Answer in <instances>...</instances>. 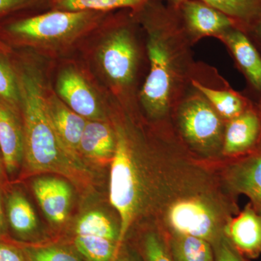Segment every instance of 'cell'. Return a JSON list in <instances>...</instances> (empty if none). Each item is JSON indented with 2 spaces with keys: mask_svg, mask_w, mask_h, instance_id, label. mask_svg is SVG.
<instances>
[{
  "mask_svg": "<svg viewBox=\"0 0 261 261\" xmlns=\"http://www.w3.org/2000/svg\"><path fill=\"white\" fill-rule=\"evenodd\" d=\"M0 261H29L23 250L0 242Z\"/></svg>",
  "mask_w": 261,
  "mask_h": 261,
  "instance_id": "obj_29",
  "label": "cell"
},
{
  "mask_svg": "<svg viewBox=\"0 0 261 261\" xmlns=\"http://www.w3.org/2000/svg\"><path fill=\"white\" fill-rule=\"evenodd\" d=\"M176 3H184L186 0H173Z\"/></svg>",
  "mask_w": 261,
  "mask_h": 261,
  "instance_id": "obj_34",
  "label": "cell"
},
{
  "mask_svg": "<svg viewBox=\"0 0 261 261\" xmlns=\"http://www.w3.org/2000/svg\"><path fill=\"white\" fill-rule=\"evenodd\" d=\"M192 84L212 104L216 112L226 119H233L247 111L243 99L232 92L207 88L197 81H193Z\"/></svg>",
  "mask_w": 261,
  "mask_h": 261,
  "instance_id": "obj_23",
  "label": "cell"
},
{
  "mask_svg": "<svg viewBox=\"0 0 261 261\" xmlns=\"http://www.w3.org/2000/svg\"><path fill=\"white\" fill-rule=\"evenodd\" d=\"M111 13L49 9L17 15L0 21V42L48 61H61L76 56Z\"/></svg>",
  "mask_w": 261,
  "mask_h": 261,
  "instance_id": "obj_1",
  "label": "cell"
},
{
  "mask_svg": "<svg viewBox=\"0 0 261 261\" xmlns=\"http://www.w3.org/2000/svg\"><path fill=\"white\" fill-rule=\"evenodd\" d=\"M113 261H135L128 254H121V255H117L116 258Z\"/></svg>",
  "mask_w": 261,
  "mask_h": 261,
  "instance_id": "obj_30",
  "label": "cell"
},
{
  "mask_svg": "<svg viewBox=\"0 0 261 261\" xmlns=\"http://www.w3.org/2000/svg\"><path fill=\"white\" fill-rule=\"evenodd\" d=\"M222 38L250 83L261 91V57L250 39L234 28L222 34Z\"/></svg>",
  "mask_w": 261,
  "mask_h": 261,
  "instance_id": "obj_17",
  "label": "cell"
},
{
  "mask_svg": "<svg viewBox=\"0 0 261 261\" xmlns=\"http://www.w3.org/2000/svg\"><path fill=\"white\" fill-rule=\"evenodd\" d=\"M49 9V0H0V21L19 15Z\"/></svg>",
  "mask_w": 261,
  "mask_h": 261,
  "instance_id": "obj_25",
  "label": "cell"
},
{
  "mask_svg": "<svg viewBox=\"0 0 261 261\" xmlns=\"http://www.w3.org/2000/svg\"><path fill=\"white\" fill-rule=\"evenodd\" d=\"M214 249V261H247L245 257L240 253L222 235L212 244Z\"/></svg>",
  "mask_w": 261,
  "mask_h": 261,
  "instance_id": "obj_28",
  "label": "cell"
},
{
  "mask_svg": "<svg viewBox=\"0 0 261 261\" xmlns=\"http://www.w3.org/2000/svg\"><path fill=\"white\" fill-rule=\"evenodd\" d=\"M23 251L29 261H82L71 252L61 247H25Z\"/></svg>",
  "mask_w": 261,
  "mask_h": 261,
  "instance_id": "obj_26",
  "label": "cell"
},
{
  "mask_svg": "<svg viewBox=\"0 0 261 261\" xmlns=\"http://www.w3.org/2000/svg\"><path fill=\"white\" fill-rule=\"evenodd\" d=\"M0 174H1V167H0Z\"/></svg>",
  "mask_w": 261,
  "mask_h": 261,
  "instance_id": "obj_35",
  "label": "cell"
},
{
  "mask_svg": "<svg viewBox=\"0 0 261 261\" xmlns=\"http://www.w3.org/2000/svg\"><path fill=\"white\" fill-rule=\"evenodd\" d=\"M179 118L182 132L192 145L209 149L219 143L222 123L219 113L203 98L189 99L182 106Z\"/></svg>",
  "mask_w": 261,
  "mask_h": 261,
  "instance_id": "obj_8",
  "label": "cell"
},
{
  "mask_svg": "<svg viewBox=\"0 0 261 261\" xmlns=\"http://www.w3.org/2000/svg\"><path fill=\"white\" fill-rule=\"evenodd\" d=\"M0 150L7 171L15 173L24 158L21 118L0 100Z\"/></svg>",
  "mask_w": 261,
  "mask_h": 261,
  "instance_id": "obj_14",
  "label": "cell"
},
{
  "mask_svg": "<svg viewBox=\"0 0 261 261\" xmlns=\"http://www.w3.org/2000/svg\"><path fill=\"white\" fill-rule=\"evenodd\" d=\"M109 120L87 121L80 141L82 159L95 164L111 162L116 147V132Z\"/></svg>",
  "mask_w": 261,
  "mask_h": 261,
  "instance_id": "obj_13",
  "label": "cell"
},
{
  "mask_svg": "<svg viewBox=\"0 0 261 261\" xmlns=\"http://www.w3.org/2000/svg\"><path fill=\"white\" fill-rule=\"evenodd\" d=\"M46 102L51 123L62 143L75 157L83 160L80 153V141L88 120L75 113L57 95L51 87V75L46 89Z\"/></svg>",
  "mask_w": 261,
  "mask_h": 261,
  "instance_id": "obj_10",
  "label": "cell"
},
{
  "mask_svg": "<svg viewBox=\"0 0 261 261\" xmlns=\"http://www.w3.org/2000/svg\"><path fill=\"white\" fill-rule=\"evenodd\" d=\"M116 147L111 161L110 201L121 220L118 247L133 224L140 202V178L126 132L121 126L115 128Z\"/></svg>",
  "mask_w": 261,
  "mask_h": 261,
  "instance_id": "obj_5",
  "label": "cell"
},
{
  "mask_svg": "<svg viewBox=\"0 0 261 261\" xmlns=\"http://www.w3.org/2000/svg\"><path fill=\"white\" fill-rule=\"evenodd\" d=\"M261 119L257 113L247 110L230 120L224 135V152L228 155L246 153L258 142Z\"/></svg>",
  "mask_w": 261,
  "mask_h": 261,
  "instance_id": "obj_15",
  "label": "cell"
},
{
  "mask_svg": "<svg viewBox=\"0 0 261 261\" xmlns=\"http://www.w3.org/2000/svg\"><path fill=\"white\" fill-rule=\"evenodd\" d=\"M168 216L173 233L204 239L211 245L221 237L214 213L200 201H178L170 207Z\"/></svg>",
  "mask_w": 261,
  "mask_h": 261,
  "instance_id": "obj_9",
  "label": "cell"
},
{
  "mask_svg": "<svg viewBox=\"0 0 261 261\" xmlns=\"http://www.w3.org/2000/svg\"><path fill=\"white\" fill-rule=\"evenodd\" d=\"M25 167L33 173H56L80 187L92 183V173L83 160L71 153L57 135L39 89L24 92L20 102Z\"/></svg>",
  "mask_w": 261,
  "mask_h": 261,
  "instance_id": "obj_3",
  "label": "cell"
},
{
  "mask_svg": "<svg viewBox=\"0 0 261 261\" xmlns=\"http://www.w3.org/2000/svg\"><path fill=\"white\" fill-rule=\"evenodd\" d=\"M252 27H253L254 30H255V33H256L257 37H258L259 39L261 40V19Z\"/></svg>",
  "mask_w": 261,
  "mask_h": 261,
  "instance_id": "obj_31",
  "label": "cell"
},
{
  "mask_svg": "<svg viewBox=\"0 0 261 261\" xmlns=\"http://www.w3.org/2000/svg\"><path fill=\"white\" fill-rule=\"evenodd\" d=\"M225 235L243 256L256 258L261 254V215L251 206L233 218L226 225Z\"/></svg>",
  "mask_w": 261,
  "mask_h": 261,
  "instance_id": "obj_12",
  "label": "cell"
},
{
  "mask_svg": "<svg viewBox=\"0 0 261 261\" xmlns=\"http://www.w3.org/2000/svg\"><path fill=\"white\" fill-rule=\"evenodd\" d=\"M119 230L100 211L84 214L75 226L74 245L87 261H113L119 251Z\"/></svg>",
  "mask_w": 261,
  "mask_h": 261,
  "instance_id": "obj_7",
  "label": "cell"
},
{
  "mask_svg": "<svg viewBox=\"0 0 261 261\" xmlns=\"http://www.w3.org/2000/svg\"><path fill=\"white\" fill-rule=\"evenodd\" d=\"M8 217L10 226L18 236H29L37 227V219L30 202L20 192L8 197Z\"/></svg>",
  "mask_w": 261,
  "mask_h": 261,
  "instance_id": "obj_21",
  "label": "cell"
},
{
  "mask_svg": "<svg viewBox=\"0 0 261 261\" xmlns=\"http://www.w3.org/2000/svg\"><path fill=\"white\" fill-rule=\"evenodd\" d=\"M142 252L145 261H173L169 247L156 233L149 232L145 235Z\"/></svg>",
  "mask_w": 261,
  "mask_h": 261,
  "instance_id": "obj_27",
  "label": "cell"
},
{
  "mask_svg": "<svg viewBox=\"0 0 261 261\" xmlns=\"http://www.w3.org/2000/svg\"><path fill=\"white\" fill-rule=\"evenodd\" d=\"M51 84L60 99L89 121L108 119L110 98L78 56L53 62Z\"/></svg>",
  "mask_w": 261,
  "mask_h": 261,
  "instance_id": "obj_4",
  "label": "cell"
},
{
  "mask_svg": "<svg viewBox=\"0 0 261 261\" xmlns=\"http://www.w3.org/2000/svg\"><path fill=\"white\" fill-rule=\"evenodd\" d=\"M39 205L47 219L56 224L64 223L69 213L72 199L71 187L59 178H38L32 185Z\"/></svg>",
  "mask_w": 261,
  "mask_h": 261,
  "instance_id": "obj_11",
  "label": "cell"
},
{
  "mask_svg": "<svg viewBox=\"0 0 261 261\" xmlns=\"http://www.w3.org/2000/svg\"><path fill=\"white\" fill-rule=\"evenodd\" d=\"M169 250L173 261H214L212 245L196 237L173 233Z\"/></svg>",
  "mask_w": 261,
  "mask_h": 261,
  "instance_id": "obj_19",
  "label": "cell"
},
{
  "mask_svg": "<svg viewBox=\"0 0 261 261\" xmlns=\"http://www.w3.org/2000/svg\"><path fill=\"white\" fill-rule=\"evenodd\" d=\"M257 206V208L259 209V214L261 215V203H255Z\"/></svg>",
  "mask_w": 261,
  "mask_h": 261,
  "instance_id": "obj_33",
  "label": "cell"
},
{
  "mask_svg": "<svg viewBox=\"0 0 261 261\" xmlns=\"http://www.w3.org/2000/svg\"><path fill=\"white\" fill-rule=\"evenodd\" d=\"M183 11L189 29L197 35L222 34L233 28L236 23L203 2L185 1Z\"/></svg>",
  "mask_w": 261,
  "mask_h": 261,
  "instance_id": "obj_16",
  "label": "cell"
},
{
  "mask_svg": "<svg viewBox=\"0 0 261 261\" xmlns=\"http://www.w3.org/2000/svg\"><path fill=\"white\" fill-rule=\"evenodd\" d=\"M228 181L235 191L261 203V151L233 165L228 171Z\"/></svg>",
  "mask_w": 261,
  "mask_h": 261,
  "instance_id": "obj_18",
  "label": "cell"
},
{
  "mask_svg": "<svg viewBox=\"0 0 261 261\" xmlns=\"http://www.w3.org/2000/svg\"><path fill=\"white\" fill-rule=\"evenodd\" d=\"M129 17L110 13L76 55L110 98L126 93L137 75L140 53Z\"/></svg>",
  "mask_w": 261,
  "mask_h": 261,
  "instance_id": "obj_2",
  "label": "cell"
},
{
  "mask_svg": "<svg viewBox=\"0 0 261 261\" xmlns=\"http://www.w3.org/2000/svg\"><path fill=\"white\" fill-rule=\"evenodd\" d=\"M146 0H49L51 10L68 12H103L116 10H135Z\"/></svg>",
  "mask_w": 261,
  "mask_h": 261,
  "instance_id": "obj_20",
  "label": "cell"
},
{
  "mask_svg": "<svg viewBox=\"0 0 261 261\" xmlns=\"http://www.w3.org/2000/svg\"><path fill=\"white\" fill-rule=\"evenodd\" d=\"M3 229V214L2 210L1 202H0V234L2 233Z\"/></svg>",
  "mask_w": 261,
  "mask_h": 261,
  "instance_id": "obj_32",
  "label": "cell"
},
{
  "mask_svg": "<svg viewBox=\"0 0 261 261\" xmlns=\"http://www.w3.org/2000/svg\"><path fill=\"white\" fill-rule=\"evenodd\" d=\"M133 13L148 34L147 49L150 68L140 92V102L149 116L159 117L166 112L169 102L172 84L171 56L162 33L152 20L140 9Z\"/></svg>",
  "mask_w": 261,
  "mask_h": 261,
  "instance_id": "obj_6",
  "label": "cell"
},
{
  "mask_svg": "<svg viewBox=\"0 0 261 261\" xmlns=\"http://www.w3.org/2000/svg\"><path fill=\"white\" fill-rule=\"evenodd\" d=\"M235 22L253 27L261 19V0H202Z\"/></svg>",
  "mask_w": 261,
  "mask_h": 261,
  "instance_id": "obj_22",
  "label": "cell"
},
{
  "mask_svg": "<svg viewBox=\"0 0 261 261\" xmlns=\"http://www.w3.org/2000/svg\"><path fill=\"white\" fill-rule=\"evenodd\" d=\"M0 100L20 116L18 82L13 66L0 44Z\"/></svg>",
  "mask_w": 261,
  "mask_h": 261,
  "instance_id": "obj_24",
  "label": "cell"
}]
</instances>
